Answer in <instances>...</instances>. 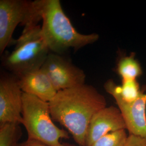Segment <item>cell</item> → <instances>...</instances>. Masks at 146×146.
I'll return each mask as SVG.
<instances>
[{
    "mask_svg": "<svg viewBox=\"0 0 146 146\" xmlns=\"http://www.w3.org/2000/svg\"><path fill=\"white\" fill-rule=\"evenodd\" d=\"M49 105L52 120L64 127L79 146H86L90 122L107 101L94 87L84 84L58 91Z\"/></svg>",
    "mask_w": 146,
    "mask_h": 146,
    "instance_id": "cell-1",
    "label": "cell"
},
{
    "mask_svg": "<svg viewBox=\"0 0 146 146\" xmlns=\"http://www.w3.org/2000/svg\"><path fill=\"white\" fill-rule=\"evenodd\" d=\"M41 16L42 36L50 52L62 55L96 42V33L84 34L74 27L63 10L60 0H37Z\"/></svg>",
    "mask_w": 146,
    "mask_h": 146,
    "instance_id": "cell-2",
    "label": "cell"
},
{
    "mask_svg": "<svg viewBox=\"0 0 146 146\" xmlns=\"http://www.w3.org/2000/svg\"><path fill=\"white\" fill-rule=\"evenodd\" d=\"M14 45V50L2 58V65L17 78L41 69L50 52L39 25L24 27Z\"/></svg>",
    "mask_w": 146,
    "mask_h": 146,
    "instance_id": "cell-3",
    "label": "cell"
},
{
    "mask_svg": "<svg viewBox=\"0 0 146 146\" xmlns=\"http://www.w3.org/2000/svg\"><path fill=\"white\" fill-rule=\"evenodd\" d=\"M22 115L28 139L48 146H74L60 142L62 139H69V135L53 122L49 102L23 93Z\"/></svg>",
    "mask_w": 146,
    "mask_h": 146,
    "instance_id": "cell-4",
    "label": "cell"
},
{
    "mask_svg": "<svg viewBox=\"0 0 146 146\" xmlns=\"http://www.w3.org/2000/svg\"><path fill=\"white\" fill-rule=\"evenodd\" d=\"M41 20L37 0L0 1V54L14 44L13 35L20 24L24 27L38 25Z\"/></svg>",
    "mask_w": 146,
    "mask_h": 146,
    "instance_id": "cell-5",
    "label": "cell"
},
{
    "mask_svg": "<svg viewBox=\"0 0 146 146\" xmlns=\"http://www.w3.org/2000/svg\"><path fill=\"white\" fill-rule=\"evenodd\" d=\"M57 91L85 84L84 70L63 57L50 52L41 67Z\"/></svg>",
    "mask_w": 146,
    "mask_h": 146,
    "instance_id": "cell-6",
    "label": "cell"
},
{
    "mask_svg": "<svg viewBox=\"0 0 146 146\" xmlns=\"http://www.w3.org/2000/svg\"><path fill=\"white\" fill-rule=\"evenodd\" d=\"M23 93L19 78L12 74H3L0 78V123L22 124Z\"/></svg>",
    "mask_w": 146,
    "mask_h": 146,
    "instance_id": "cell-7",
    "label": "cell"
},
{
    "mask_svg": "<svg viewBox=\"0 0 146 146\" xmlns=\"http://www.w3.org/2000/svg\"><path fill=\"white\" fill-rule=\"evenodd\" d=\"M127 129L125 120L119 108L106 106L96 113L90 122L86 146H90L100 138L109 133Z\"/></svg>",
    "mask_w": 146,
    "mask_h": 146,
    "instance_id": "cell-8",
    "label": "cell"
},
{
    "mask_svg": "<svg viewBox=\"0 0 146 146\" xmlns=\"http://www.w3.org/2000/svg\"><path fill=\"white\" fill-rule=\"evenodd\" d=\"M142 90L135 101L127 103L114 99L125 122L129 134L146 138V93Z\"/></svg>",
    "mask_w": 146,
    "mask_h": 146,
    "instance_id": "cell-9",
    "label": "cell"
},
{
    "mask_svg": "<svg viewBox=\"0 0 146 146\" xmlns=\"http://www.w3.org/2000/svg\"><path fill=\"white\" fill-rule=\"evenodd\" d=\"M18 78L23 93L35 96L44 102H49L58 92L41 68L27 73Z\"/></svg>",
    "mask_w": 146,
    "mask_h": 146,
    "instance_id": "cell-10",
    "label": "cell"
},
{
    "mask_svg": "<svg viewBox=\"0 0 146 146\" xmlns=\"http://www.w3.org/2000/svg\"><path fill=\"white\" fill-rule=\"evenodd\" d=\"M117 72L122 81L137 80L142 73L141 65L135 58V54L121 58L117 64Z\"/></svg>",
    "mask_w": 146,
    "mask_h": 146,
    "instance_id": "cell-11",
    "label": "cell"
},
{
    "mask_svg": "<svg viewBox=\"0 0 146 146\" xmlns=\"http://www.w3.org/2000/svg\"><path fill=\"white\" fill-rule=\"evenodd\" d=\"M19 123H5L0 125V146H15L20 138L21 131Z\"/></svg>",
    "mask_w": 146,
    "mask_h": 146,
    "instance_id": "cell-12",
    "label": "cell"
},
{
    "mask_svg": "<svg viewBox=\"0 0 146 146\" xmlns=\"http://www.w3.org/2000/svg\"><path fill=\"white\" fill-rule=\"evenodd\" d=\"M125 130L109 133L100 138L90 146H125L128 137Z\"/></svg>",
    "mask_w": 146,
    "mask_h": 146,
    "instance_id": "cell-13",
    "label": "cell"
},
{
    "mask_svg": "<svg viewBox=\"0 0 146 146\" xmlns=\"http://www.w3.org/2000/svg\"><path fill=\"white\" fill-rule=\"evenodd\" d=\"M125 146H146V138L129 134Z\"/></svg>",
    "mask_w": 146,
    "mask_h": 146,
    "instance_id": "cell-14",
    "label": "cell"
},
{
    "mask_svg": "<svg viewBox=\"0 0 146 146\" xmlns=\"http://www.w3.org/2000/svg\"><path fill=\"white\" fill-rule=\"evenodd\" d=\"M19 146H48L38 141L28 139L26 141L19 144Z\"/></svg>",
    "mask_w": 146,
    "mask_h": 146,
    "instance_id": "cell-15",
    "label": "cell"
},
{
    "mask_svg": "<svg viewBox=\"0 0 146 146\" xmlns=\"http://www.w3.org/2000/svg\"><path fill=\"white\" fill-rule=\"evenodd\" d=\"M15 146H19V144H17V145Z\"/></svg>",
    "mask_w": 146,
    "mask_h": 146,
    "instance_id": "cell-16",
    "label": "cell"
}]
</instances>
